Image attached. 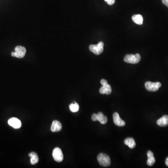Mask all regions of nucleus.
<instances>
[{"label":"nucleus","mask_w":168,"mask_h":168,"mask_svg":"<svg viewBox=\"0 0 168 168\" xmlns=\"http://www.w3.org/2000/svg\"><path fill=\"white\" fill-rule=\"evenodd\" d=\"M97 115V119L98 121L102 124H105L107 122V118L102 112H99Z\"/></svg>","instance_id":"obj_16"},{"label":"nucleus","mask_w":168,"mask_h":168,"mask_svg":"<svg viewBox=\"0 0 168 168\" xmlns=\"http://www.w3.org/2000/svg\"><path fill=\"white\" fill-rule=\"evenodd\" d=\"M62 124L57 120H54L51 126V131L53 132L60 131L62 129Z\"/></svg>","instance_id":"obj_9"},{"label":"nucleus","mask_w":168,"mask_h":168,"mask_svg":"<svg viewBox=\"0 0 168 168\" xmlns=\"http://www.w3.org/2000/svg\"><path fill=\"white\" fill-rule=\"evenodd\" d=\"M104 46L103 42H100L99 43L96 45L92 44L90 45L89 49L91 52L95 54V55L101 54L103 52V47Z\"/></svg>","instance_id":"obj_3"},{"label":"nucleus","mask_w":168,"mask_h":168,"mask_svg":"<svg viewBox=\"0 0 168 168\" xmlns=\"http://www.w3.org/2000/svg\"><path fill=\"white\" fill-rule=\"evenodd\" d=\"M113 120H114V123L117 126H119V127H123L126 124L125 121L122 120L120 117L118 113H115L113 115Z\"/></svg>","instance_id":"obj_8"},{"label":"nucleus","mask_w":168,"mask_h":168,"mask_svg":"<svg viewBox=\"0 0 168 168\" xmlns=\"http://www.w3.org/2000/svg\"><path fill=\"white\" fill-rule=\"evenodd\" d=\"M8 124L15 129H18L22 126V123L20 120L16 118L13 117L8 120Z\"/></svg>","instance_id":"obj_7"},{"label":"nucleus","mask_w":168,"mask_h":168,"mask_svg":"<svg viewBox=\"0 0 168 168\" xmlns=\"http://www.w3.org/2000/svg\"><path fill=\"white\" fill-rule=\"evenodd\" d=\"M161 86V83L160 82L153 83L148 81L145 84L146 89L150 92L157 91Z\"/></svg>","instance_id":"obj_5"},{"label":"nucleus","mask_w":168,"mask_h":168,"mask_svg":"<svg viewBox=\"0 0 168 168\" xmlns=\"http://www.w3.org/2000/svg\"><path fill=\"white\" fill-rule=\"evenodd\" d=\"M104 1L109 5H113L116 1V0H104Z\"/></svg>","instance_id":"obj_18"},{"label":"nucleus","mask_w":168,"mask_h":168,"mask_svg":"<svg viewBox=\"0 0 168 168\" xmlns=\"http://www.w3.org/2000/svg\"><path fill=\"white\" fill-rule=\"evenodd\" d=\"M124 143L126 145L128 146L130 148H134L136 146L135 141L134 139L131 137L126 138L124 141Z\"/></svg>","instance_id":"obj_13"},{"label":"nucleus","mask_w":168,"mask_h":168,"mask_svg":"<svg viewBox=\"0 0 168 168\" xmlns=\"http://www.w3.org/2000/svg\"><path fill=\"white\" fill-rule=\"evenodd\" d=\"M29 156L30 157V163L32 165H35L38 163L39 161V157L37 153L32 152L29 154Z\"/></svg>","instance_id":"obj_14"},{"label":"nucleus","mask_w":168,"mask_h":168,"mask_svg":"<svg viewBox=\"0 0 168 168\" xmlns=\"http://www.w3.org/2000/svg\"><path fill=\"white\" fill-rule=\"evenodd\" d=\"M92 120H93V121H96L98 120L97 119V115L96 114H93L92 116Z\"/></svg>","instance_id":"obj_19"},{"label":"nucleus","mask_w":168,"mask_h":168,"mask_svg":"<svg viewBox=\"0 0 168 168\" xmlns=\"http://www.w3.org/2000/svg\"><path fill=\"white\" fill-rule=\"evenodd\" d=\"M101 83L102 86H104V85H107V84H108L107 81L106 79H104L101 80Z\"/></svg>","instance_id":"obj_20"},{"label":"nucleus","mask_w":168,"mask_h":168,"mask_svg":"<svg viewBox=\"0 0 168 168\" xmlns=\"http://www.w3.org/2000/svg\"><path fill=\"white\" fill-rule=\"evenodd\" d=\"M141 59V56L139 54L137 53L135 55L127 54L124 57V61L127 63L135 64L139 63Z\"/></svg>","instance_id":"obj_2"},{"label":"nucleus","mask_w":168,"mask_h":168,"mask_svg":"<svg viewBox=\"0 0 168 168\" xmlns=\"http://www.w3.org/2000/svg\"><path fill=\"white\" fill-rule=\"evenodd\" d=\"M165 164L167 165V166H168V157L166 158V160H165Z\"/></svg>","instance_id":"obj_22"},{"label":"nucleus","mask_w":168,"mask_h":168,"mask_svg":"<svg viewBox=\"0 0 168 168\" xmlns=\"http://www.w3.org/2000/svg\"><path fill=\"white\" fill-rule=\"evenodd\" d=\"M148 160L147 161L148 165L149 166H152L156 162V159L154 157V154L152 151L149 150L147 153Z\"/></svg>","instance_id":"obj_12"},{"label":"nucleus","mask_w":168,"mask_h":168,"mask_svg":"<svg viewBox=\"0 0 168 168\" xmlns=\"http://www.w3.org/2000/svg\"><path fill=\"white\" fill-rule=\"evenodd\" d=\"M54 159L57 162H61L64 159V156L62 150L59 148H55L52 152Z\"/></svg>","instance_id":"obj_6"},{"label":"nucleus","mask_w":168,"mask_h":168,"mask_svg":"<svg viewBox=\"0 0 168 168\" xmlns=\"http://www.w3.org/2000/svg\"><path fill=\"white\" fill-rule=\"evenodd\" d=\"M111 92H112V88L110 85L108 84L104 86H102L100 89V93L102 94H106L107 95H109Z\"/></svg>","instance_id":"obj_11"},{"label":"nucleus","mask_w":168,"mask_h":168,"mask_svg":"<svg viewBox=\"0 0 168 168\" xmlns=\"http://www.w3.org/2000/svg\"><path fill=\"white\" fill-rule=\"evenodd\" d=\"M69 108L71 112L75 113L79 111V104L77 103L74 102V103H71V104L70 105Z\"/></svg>","instance_id":"obj_17"},{"label":"nucleus","mask_w":168,"mask_h":168,"mask_svg":"<svg viewBox=\"0 0 168 168\" xmlns=\"http://www.w3.org/2000/svg\"><path fill=\"white\" fill-rule=\"evenodd\" d=\"M97 160L99 164L103 167H108L111 164L110 157L104 153H100L97 157Z\"/></svg>","instance_id":"obj_1"},{"label":"nucleus","mask_w":168,"mask_h":168,"mask_svg":"<svg viewBox=\"0 0 168 168\" xmlns=\"http://www.w3.org/2000/svg\"><path fill=\"white\" fill-rule=\"evenodd\" d=\"M133 21L136 24L139 25H142L143 24V17L141 15H134L132 17Z\"/></svg>","instance_id":"obj_15"},{"label":"nucleus","mask_w":168,"mask_h":168,"mask_svg":"<svg viewBox=\"0 0 168 168\" xmlns=\"http://www.w3.org/2000/svg\"><path fill=\"white\" fill-rule=\"evenodd\" d=\"M15 52H12L11 53L12 56L17 58H22L25 57L26 52V50L25 47L22 46H17L15 49Z\"/></svg>","instance_id":"obj_4"},{"label":"nucleus","mask_w":168,"mask_h":168,"mask_svg":"<svg viewBox=\"0 0 168 168\" xmlns=\"http://www.w3.org/2000/svg\"><path fill=\"white\" fill-rule=\"evenodd\" d=\"M162 2L164 5L168 7V0H162Z\"/></svg>","instance_id":"obj_21"},{"label":"nucleus","mask_w":168,"mask_h":168,"mask_svg":"<svg viewBox=\"0 0 168 168\" xmlns=\"http://www.w3.org/2000/svg\"><path fill=\"white\" fill-rule=\"evenodd\" d=\"M157 124L160 127H166L168 125V116L165 115L157 121Z\"/></svg>","instance_id":"obj_10"}]
</instances>
